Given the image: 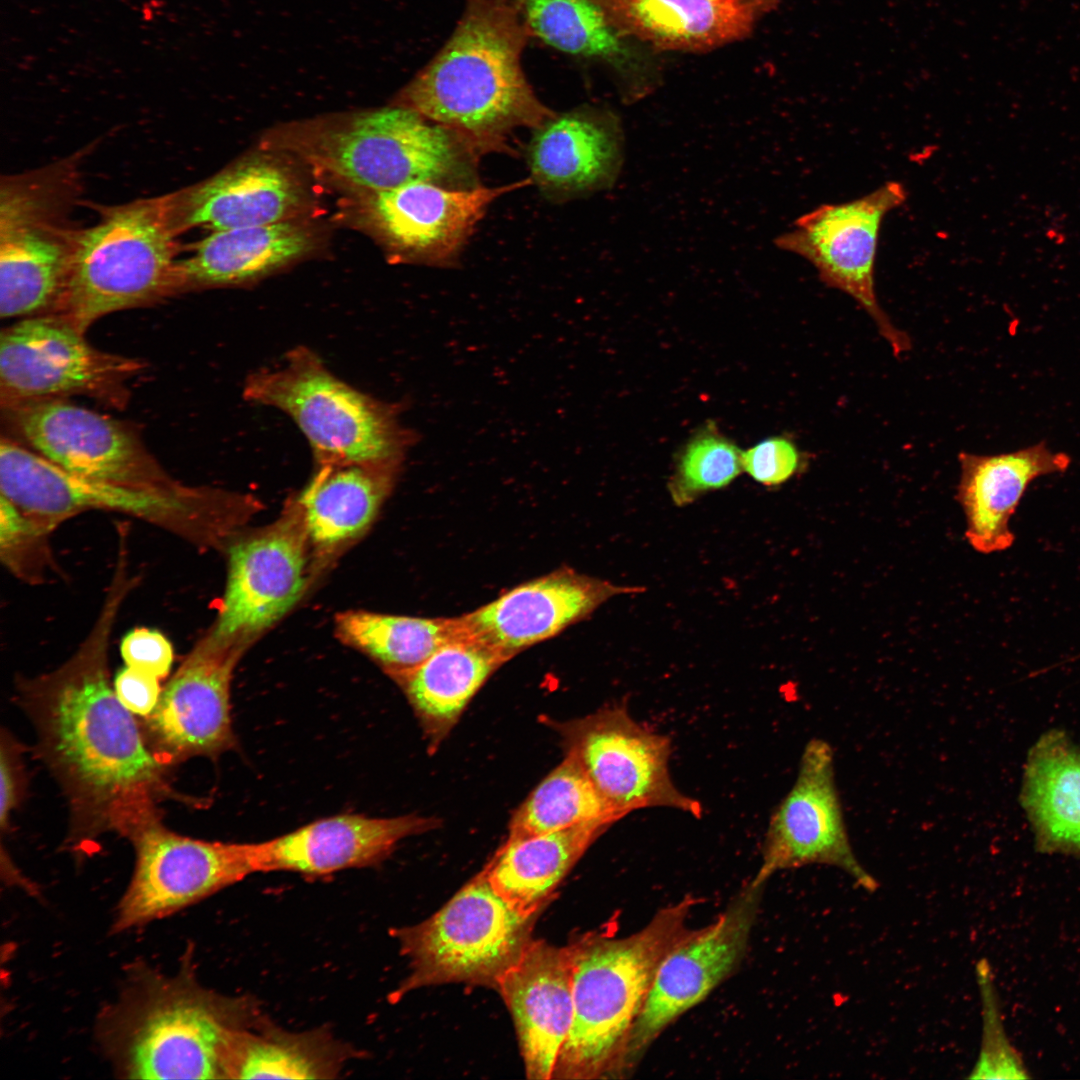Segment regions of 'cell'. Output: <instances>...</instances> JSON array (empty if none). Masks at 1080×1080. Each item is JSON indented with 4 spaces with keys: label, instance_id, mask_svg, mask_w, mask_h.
Masks as SVG:
<instances>
[{
    "label": "cell",
    "instance_id": "1",
    "mask_svg": "<svg viewBox=\"0 0 1080 1080\" xmlns=\"http://www.w3.org/2000/svg\"><path fill=\"white\" fill-rule=\"evenodd\" d=\"M138 580L114 570L97 618L58 668L16 681V702L32 723L36 753L69 808L67 844L82 850L107 832L128 840L163 819L160 803L194 804L172 786L168 766L147 746L138 717L118 699L108 650L120 610Z\"/></svg>",
    "mask_w": 1080,
    "mask_h": 1080
},
{
    "label": "cell",
    "instance_id": "2",
    "mask_svg": "<svg viewBox=\"0 0 1080 1080\" xmlns=\"http://www.w3.org/2000/svg\"><path fill=\"white\" fill-rule=\"evenodd\" d=\"M529 39L514 0H466L449 39L394 104L454 132L480 157L513 152L516 129H536L556 114L522 68Z\"/></svg>",
    "mask_w": 1080,
    "mask_h": 1080
},
{
    "label": "cell",
    "instance_id": "3",
    "mask_svg": "<svg viewBox=\"0 0 1080 1080\" xmlns=\"http://www.w3.org/2000/svg\"><path fill=\"white\" fill-rule=\"evenodd\" d=\"M99 1024L106 1054L126 1078L224 1079L234 1035L263 1015L255 999L209 991L184 967L134 973Z\"/></svg>",
    "mask_w": 1080,
    "mask_h": 1080
},
{
    "label": "cell",
    "instance_id": "4",
    "mask_svg": "<svg viewBox=\"0 0 1080 1080\" xmlns=\"http://www.w3.org/2000/svg\"><path fill=\"white\" fill-rule=\"evenodd\" d=\"M695 899L663 907L637 932L574 942L573 1020L552 1079L623 1077L635 1022L665 955L691 930Z\"/></svg>",
    "mask_w": 1080,
    "mask_h": 1080
},
{
    "label": "cell",
    "instance_id": "5",
    "mask_svg": "<svg viewBox=\"0 0 1080 1080\" xmlns=\"http://www.w3.org/2000/svg\"><path fill=\"white\" fill-rule=\"evenodd\" d=\"M0 495L52 533L90 511L120 513L198 548L224 546L248 512V499L183 484L173 490L134 488L69 472L8 438L0 442Z\"/></svg>",
    "mask_w": 1080,
    "mask_h": 1080
},
{
    "label": "cell",
    "instance_id": "6",
    "mask_svg": "<svg viewBox=\"0 0 1080 1080\" xmlns=\"http://www.w3.org/2000/svg\"><path fill=\"white\" fill-rule=\"evenodd\" d=\"M285 143L322 173L366 192L417 181L479 185L480 156L464 140L395 104L298 128Z\"/></svg>",
    "mask_w": 1080,
    "mask_h": 1080
},
{
    "label": "cell",
    "instance_id": "7",
    "mask_svg": "<svg viewBox=\"0 0 1080 1080\" xmlns=\"http://www.w3.org/2000/svg\"><path fill=\"white\" fill-rule=\"evenodd\" d=\"M179 235L169 194L102 208L94 225L76 230L54 313L85 333L110 313L179 293Z\"/></svg>",
    "mask_w": 1080,
    "mask_h": 1080
},
{
    "label": "cell",
    "instance_id": "8",
    "mask_svg": "<svg viewBox=\"0 0 1080 1080\" xmlns=\"http://www.w3.org/2000/svg\"><path fill=\"white\" fill-rule=\"evenodd\" d=\"M243 395L287 414L310 443L316 462L403 460L418 440L400 421L401 404L355 389L305 346L290 350L279 367L251 373Z\"/></svg>",
    "mask_w": 1080,
    "mask_h": 1080
},
{
    "label": "cell",
    "instance_id": "9",
    "mask_svg": "<svg viewBox=\"0 0 1080 1080\" xmlns=\"http://www.w3.org/2000/svg\"><path fill=\"white\" fill-rule=\"evenodd\" d=\"M535 920L508 904L482 871L430 918L394 932L409 961L395 994L450 982L496 988L531 942Z\"/></svg>",
    "mask_w": 1080,
    "mask_h": 1080
},
{
    "label": "cell",
    "instance_id": "10",
    "mask_svg": "<svg viewBox=\"0 0 1080 1080\" xmlns=\"http://www.w3.org/2000/svg\"><path fill=\"white\" fill-rule=\"evenodd\" d=\"M84 334L55 313L25 317L2 329L1 406L74 395L124 404L126 384L143 363L100 350Z\"/></svg>",
    "mask_w": 1080,
    "mask_h": 1080
},
{
    "label": "cell",
    "instance_id": "11",
    "mask_svg": "<svg viewBox=\"0 0 1080 1080\" xmlns=\"http://www.w3.org/2000/svg\"><path fill=\"white\" fill-rule=\"evenodd\" d=\"M907 198L904 186L888 182L860 198L823 204L799 217L775 243L805 258L828 287L852 297L870 316L895 356L911 348L909 335L897 328L875 292L874 268L882 221Z\"/></svg>",
    "mask_w": 1080,
    "mask_h": 1080
},
{
    "label": "cell",
    "instance_id": "12",
    "mask_svg": "<svg viewBox=\"0 0 1080 1080\" xmlns=\"http://www.w3.org/2000/svg\"><path fill=\"white\" fill-rule=\"evenodd\" d=\"M764 886L749 880L714 921L691 929L662 959L632 1029L623 1076L677 1019L731 976L747 951Z\"/></svg>",
    "mask_w": 1080,
    "mask_h": 1080
},
{
    "label": "cell",
    "instance_id": "13",
    "mask_svg": "<svg viewBox=\"0 0 1080 1080\" xmlns=\"http://www.w3.org/2000/svg\"><path fill=\"white\" fill-rule=\"evenodd\" d=\"M33 450L74 474L134 488L173 490L174 479L126 424L64 399L1 406Z\"/></svg>",
    "mask_w": 1080,
    "mask_h": 1080
},
{
    "label": "cell",
    "instance_id": "14",
    "mask_svg": "<svg viewBox=\"0 0 1080 1080\" xmlns=\"http://www.w3.org/2000/svg\"><path fill=\"white\" fill-rule=\"evenodd\" d=\"M129 841L135 866L117 906L115 932L167 917L256 872L253 843L190 838L171 831L162 820Z\"/></svg>",
    "mask_w": 1080,
    "mask_h": 1080
},
{
    "label": "cell",
    "instance_id": "15",
    "mask_svg": "<svg viewBox=\"0 0 1080 1080\" xmlns=\"http://www.w3.org/2000/svg\"><path fill=\"white\" fill-rule=\"evenodd\" d=\"M245 648L207 632L163 686L153 712L138 718L147 746L161 763L171 768L234 749L230 692Z\"/></svg>",
    "mask_w": 1080,
    "mask_h": 1080
},
{
    "label": "cell",
    "instance_id": "16",
    "mask_svg": "<svg viewBox=\"0 0 1080 1080\" xmlns=\"http://www.w3.org/2000/svg\"><path fill=\"white\" fill-rule=\"evenodd\" d=\"M568 743V752L619 819L654 807L701 816V804L672 780L669 738L638 723L624 705L606 707L574 722L568 729Z\"/></svg>",
    "mask_w": 1080,
    "mask_h": 1080
},
{
    "label": "cell",
    "instance_id": "17",
    "mask_svg": "<svg viewBox=\"0 0 1080 1080\" xmlns=\"http://www.w3.org/2000/svg\"><path fill=\"white\" fill-rule=\"evenodd\" d=\"M811 864L841 869L869 892L879 887L852 849L836 787L834 752L820 738L806 744L796 780L772 814L761 866L751 882L765 886L776 872Z\"/></svg>",
    "mask_w": 1080,
    "mask_h": 1080
},
{
    "label": "cell",
    "instance_id": "18",
    "mask_svg": "<svg viewBox=\"0 0 1080 1080\" xmlns=\"http://www.w3.org/2000/svg\"><path fill=\"white\" fill-rule=\"evenodd\" d=\"M530 184V177L499 187L452 188L411 182L366 192L358 217L397 258L450 267L456 264L488 207L503 194Z\"/></svg>",
    "mask_w": 1080,
    "mask_h": 1080
},
{
    "label": "cell",
    "instance_id": "19",
    "mask_svg": "<svg viewBox=\"0 0 1080 1080\" xmlns=\"http://www.w3.org/2000/svg\"><path fill=\"white\" fill-rule=\"evenodd\" d=\"M308 544L294 503L271 526L228 547V574L218 616L208 633L247 647L282 618L307 584Z\"/></svg>",
    "mask_w": 1080,
    "mask_h": 1080
},
{
    "label": "cell",
    "instance_id": "20",
    "mask_svg": "<svg viewBox=\"0 0 1080 1080\" xmlns=\"http://www.w3.org/2000/svg\"><path fill=\"white\" fill-rule=\"evenodd\" d=\"M642 591L565 568L518 585L459 621L467 637L510 659L585 619L610 598Z\"/></svg>",
    "mask_w": 1080,
    "mask_h": 1080
},
{
    "label": "cell",
    "instance_id": "21",
    "mask_svg": "<svg viewBox=\"0 0 1080 1080\" xmlns=\"http://www.w3.org/2000/svg\"><path fill=\"white\" fill-rule=\"evenodd\" d=\"M573 945L531 940L496 989L513 1017L527 1077L552 1079L573 1020Z\"/></svg>",
    "mask_w": 1080,
    "mask_h": 1080
},
{
    "label": "cell",
    "instance_id": "22",
    "mask_svg": "<svg viewBox=\"0 0 1080 1080\" xmlns=\"http://www.w3.org/2000/svg\"><path fill=\"white\" fill-rule=\"evenodd\" d=\"M174 224L219 231L290 220L306 202L296 174L279 160L258 155L169 194Z\"/></svg>",
    "mask_w": 1080,
    "mask_h": 1080
},
{
    "label": "cell",
    "instance_id": "23",
    "mask_svg": "<svg viewBox=\"0 0 1080 1080\" xmlns=\"http://www.w3.org/2000/svg\"><path fill=\"white\" fill-rule=\"evenodd\" d=\"M624 135L612 110L581 106L534 129L527 149L532 183L553 200L610 188L623 163Z\"/></svg>",
    "mask_w": 1080,
    "mask_h": 1080
},
{
    "label": "cell",
    "instance_id": "24",
    "mask_svg": "<svg viewBox=\"0 0 1080 1080\" xmlns=\"http://www.w3.org/2000/svg\"><path fill=\"white\" fill-rule=\"evenodd\" d=\"M514 2L530 38L607 67L624 101H639L661 85V53L619 31L591 1Z\"/></svg>",
    "mask_w": 1080,
    "mask_h": 1080
},
{
    "label": "cell",
    "instance_id": "25",
    "mask_svg": "<svg viewBox=\"0 0 1080 1080\" xmlns=\"http://www.w3.org/2000/svg\"><path fill=\"white\" fill-rule=\"evenodd\" d=\"M414 815L368 817L342 814L322 818L261 843H253L256 872L288 871L323 876L382 862L397 843L435 826Z\"/></svg>",
    "mask_w": 1080,
    "mask_h": 1080
},
{
    "label": "cell",
    "instance_id": "26",
    "mask_svg": "<svg viewBox=\"0 0 1080 1080\" xmlns=\"http://www.w3.org/2000/svg\"><path fill=\"white\" fill-rule=\"evenodd\" d=\"M956 497L966 522L965 537L977 552L1009 549L1015 540L1010 522L1028 487L1037 478L1065 472L1071 458L1045 441L993 455L961 452Z\"/></svg>",
    "mask_w": 1080,
    "mask_h": 1080
},
{
    "label": "cell",
    "instance_id": "27",
    "mask_svg": "<svg viewBox=\"0 0 1080 1080\" xmlns=\"http://www.w3.org/2000/svg\"><path fill=\"white\" fill-rule=\"evenodd\" d=\"M76 229L37 214L0 216V315L54 313L69 275Z\"/></svg>",
    "mask_w": 1080,
    "mask_h": 1080
},
{
    "label": "cell",
    "instance_id": "28",
    "mask_svg": "<svg viewBox=\"0 0 1080 1080\" xmlns=\"http://www.w3.org/2000/svg\"><path fill=\"white\" fill-rule=\"evenodd\" d=\"M622 33L659 53L702 54L748 38L758 21L740 0H589Z\"/></svg>",
    "mask_w": 1080,
    "mask_h": 1080
},
{
    "label": "cell",
    "instance_id": "29",
    "mask_svg": "<svg viewBox=\"0 0 1080 1080\" xmlns=\"http://www.w3.org/2000/svg\"><path fill=\"white\" fill-rule=\"evenodd\" d=\"M401 459L316 462L293 502L310 544L328 550L361 534L392 490Z\"/></svg>",
    "mask_w": 1080,
    "mask_h": 1080
},
{
    "label": "cell",
    "instance_id": "30",
    "mask_svg": "<svg viewBox=\"0 0 1080 1080\" xmlns=\"http://www.w3.org/2000/svg\"><path fill=\"white\" fill-rule=\"evenodd\" d=\"M314 244L312 232L291 220L213 231L179 259V293L247 284L302 258Z\"/></svg>",
    "mask_w": 1080,
    "mask_h": 1080
},
{
    "label": "cell",
    "instance_id": "31",
    "mask_svg": "<svg viewBox=\"0 0 1080 1080\" xmlns=\"http://www.w3.org/2000/svg\"><path fill=\"white\" fill-rule=\"evenodd\" d=\"M611 824L508 837L483 870L493 889L515 910L536 916L558 884Z\"/></svg>",
    "mask_w": 1080,
    "mask_h": 1080
},
{
    "label": "cell",
    "instance_id": "32",
    "mask_svg": "<svg viewBox=\"0 0 1080 1080\" xmlns=\"http://www.w3.org/2000/svg\"><path fill=\"white\" fill-rule=\"evenodd\" d=\"M1021 803L1041 852L1080 857V748L1051 730L1032 747Z\"/></svg>",
    "mask_w": 1080,
    "mask_h": 1080
},
{
    "label": "cell",
    "instance_id": "33",
    "mask_svg": "<svg viewBox=\"0 0 1080 1080\" xmlns=\"http://www.w3.org/2000/svg\"><path fill=\"white\" fill-rule=\"evenodd\" d=\"M355 1055L326 1030L287 1031L262 1016L234 1035L224 1079H333Z\"/></svg>",
    "mask_w": 1080,
    "mask_h": 1080
},
{
    "label": "cell",
    "instance_id": "34",
    "mask_svg": "<svg viewBox=\"0 0 1080 1080\" xmlns=\"http://www.w3.org/2000/svg\"><path fill=\"white\" fill-rule=\"evenodd\" d=\"M507 660L501 652L465 636L442 645L420 665L394 679L426 723L448 725Z\"/></svg>",
    "mask_w": 1080,
    "mask_h": 1080
},
{
    "label": "cell",
    "instance_id": "35",
    "mask_svg": "<svg viewBox=\"0 0 1080 1080\" xmlns=\"http://www.w3.org/2000/svg\"><path fill=\"white\" fill-rule=\"evenodd\" d=\"M336 633L393 678L417 667L447 642L465 637L458 617L431 619L360 610L337 615Z\"/></svg>",
    "mask_w": 1080,
    "mask_h": 1080
},
{
    "label": "cell",
    "instance_id": "36",
    "mask_svg": "<svg viewBox=\"0 0 1080 1080\" xmlns=\"http://www.w3.org/2000/svg\"><path fill=\"white\" fill-rule=\"evenodd\" d=\"M618 820L576 757L568 752L515 812L509 837L558 831L591 822L612 825Z\"/></svg>",
    "mask_w": 1080,
    "mask_h": 1080
},
{
    "label": "cell",
    "instance_id": "37",
    "mask_svg": "<svg viewBox=\"0 0 1080 1080\" xmlns=\"http://www.w3.org/2000/svg\"><path fill=\"white\" fill-rule=\"evenodd\" d=\"M743 451L715 423L700 427L676 455L668 491L685 506L704 494L730 485L743 471Z\"/></svg>",
    "mask_w": 1080,
    "mask_h": 1080
},
{
    "label": "cell",
    "instance_id": "38",
    "mask_svg": "<svg viewBox=\"0 0 1080 1080\" xmlns=\"http://www.w3.org/2000/svg\"><path fill=\"white\" fill-rule=\"evenodd\" d=\"M51 534L0 495V558L13 576L36 585L57 574Z\"/></svg>",
    "mask_w": 1080,
    "mask_h": 1080
},
{
    "label": "cell",
    "instance_id": "39",
    "mask_svg": "<svg viewBox=\"0 0 1080 1080\" xmlns=\"http://www.w3.org/2000/svg\"><path fill=\"white\" fill-rule=\"evenodd\" d=\"M986 961L977 964L983 1003V1038L979 1058L969 1078H1026L1021 1059L1004 1033Z\"/></svg>",
    "mask_w": 1080,
    "mask_h": 1080
},
{
    "label": "cell",
    "instance_id": "40",
    "mask_svg": "<svg viewBox=\"0 0 1080 1080\" xmlns=\"http://www.w3.org/2000/svg\"><path fill=\"white\" fill-rule=\"evenodd\" d=\"M742 462L743 471L766 487L784 484L805 464L796 443L784 435L768 437L743 451Z\"/></svg>",
    "mask_w": 1080,
    "mask_h": 1080
},
{
    "label": "cell",
    "instance_id": "41",
    "mask_svg": "<svg viewBox=\"0 0 1080 1080\" xmlns=\"http://www.w3.org/2000/svg\"><path fill=\"white\" fill-rule=\"evenodd\" d=\"M120 653L125 666L165 680L171 671L174 652L171 642L161 632L137 627L122 638Z\"/></svg>",
    "mask_w": 1080,
    "mask_h": 1080
},
{
    "label": "cell",
    "instance_id": "42",
    "mask_svg": "<svg viewBox=\"0 0 1080 1080\" xmlns=\"http://www.w3.org/2000/svg\"><path fill=\"white\" fill-rule=\"evenodd\" d=\"M24 746L6 728L0 736V828L3 836L10 828L12 813L19 807L26 789Z\"/></svg>",
    "mask_w": 1080,
    "mask_h": 1080
},
{
    "label": "cell",
    "instance_id": "43",
    "mask_svg": "<svg viewBox=\"0 0 1080 1080\" xmlns=\"http://www.w3.org/2000/svg\"><path fill=\"white\" fill-rule=\"evenodd\" d=\"M156 677L125 666L114 679L120 702L138 718L150 715L158 704L163 686Z\"/></svg>",
    "mask_w": 1080,
    "mask_h": 1080
},
{
    "label": "cell",
    "instance_id": "44",
    "mask_svg": "<svg viewBox=\"0 0 1080 1080\" xmlns=\"http://www.w3.org/2000/svg\"><path fill=\"white\" fill-rule=\"evenodd\" d=\"M750 12L754 15L757 21L762 19L767 14L771 13L783 2V0H740Z\"/></svg>",
    "mask_w": 1080,
    "mask_h": 1080
}]
</instances>
